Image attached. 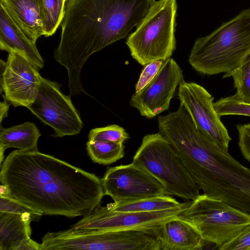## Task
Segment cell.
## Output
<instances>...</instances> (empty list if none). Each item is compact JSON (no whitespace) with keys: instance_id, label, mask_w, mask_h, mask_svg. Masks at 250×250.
Listing matches in <instances>:
<instances>
[{"instance_id":"cell-4","label":"cell","mask_w":250,"mask_h":250,"mask_svg":"<svg viewBox=\"0 0 250 250\" xmlns=\"http://www.w3.org/2000/svg\"><path fill=\"white\" fill-rule=\"evenodd\" d=\"M250 55V8L195 41L188 62L197 72L213 75L231 72Z\"/></svg>"},{"instance_id":"cell-30","label":"cell","mask_w":250,"mask_h":250,"mask_svg":"<svg viewBox=\"0 0 250 250\" xmlns=\"http://www.w3.org/2000/svg\"><path fill=\"white\" fill-rule=\"evenodd\" d=\"M10 104H8L6 100H4L0 103V123L7 116L8 111Z\"/></svg>"},{"instance_id":"cell-18","label":"cell","mask_w":250,"mask_h":250,"mask_svg":"<svg viewBox=\"0 0 250 250\" xmlns=\"http://www.w3.org/2000/svg\"><path fill=\"white\" fill-rule=\"evenodd\" d=\"M31 215L0 212V250H16L23 240L30 238Z\"/></svg>"},{"instance_id":"cell-11","label":"cell","mask_w":250,"mask_h":250,"mask_svg":"<svg viewBox=\"0 0 250 250\" xmlns=\"http://www.w3.org/2000/svg\"><path fill=\"white\" fill-rule=\"evenodd\" d=\"M101 180L104 195L116 204L166 195L158 180L132 162L108 167Z\"/></svg>"},{"instance_id":"cell-15","label":"cell","mask_w":250,"mask_h":250,"mask_svg":"<svg viewBox=\"0 0 250 250\" xmlns=\"http://www.w3.org/2000/svg\"><path fill=\"white\" fill-rule=\"evenodd\" d=\"M155 237L161 250H202L206 243L192 224L178 215L164 223Z\"/></svg>"},{"instance_id":"cell-7","label":"cell","mask_w":250,"mask_h":250,"mask_svg":"<svg viewBox=\"0 0 250 250\" xmlns=\"http://www.w3.org/2000/svg\"><path fill=\"white\" fill-rule=\"evenodd\" d=\"M178 216L192 224L206 243L217 247L250 224V215L204 193Z\"/></svg>"},{"instance_id":"cell-16","label":"cell","mask_w":250,"mask_h":250,"mask_svg":"<svg viewBox=\"0 0 250 250\" xmlns=\"http://www.w3.org/2000/svg\"><path fill=\"white\" fill-rule=\"evenodd\" d=\"M0 48L21 56L39 70L44 61L36 45L18 27L0 4Z\"/></svg>"},{"instance_id":"cell-17","label":"cell","mask_w":250,"mask_h":250,"mask_svg":"<svg viewBox=\"0 0 250 250\" xmlns=\"http://www.w3.org/2000/svg\"><path fill=\"white\" fill-rule=\"evenodd\" d=\"M8 15L32 42L43 35L39 0H0Z\"/></svg>"},{"instance_id":"cell-25","label":"cell","mask_w":250,"mask_h":250,"mask_svg":"<svg viewBox=\"0 0 250 250\" xmlns=\"http://www.w3.org/2000/svg\"><path fill=\"white\" fill-rule=\"evenodd\" d=\"M129 138L125 129L117 125H112L104 127L91 129L89 133V141L109 142L124 144Z\"/></svg>"},{"instance_id":"cell-29","label":"cell","mask_w":250,"mask_h":250,"mask_svg":"<svg viewBox=\"0 0 250 250\" xmlns=\"http://www.w3.org/2000/svg\"><path fill=\"white\" fill-rule=\"evenodd\" d=\"M238 145L243 157L250 162V123L236 125Z\"/></svg>"},{"instance_id":"cell-22","label":"cell","mask_w":250,"mask_h":250,"mask_svg":"<svg viewBox=\"0 0 250 250\" xmlns=\"http://www.w3.org/2000/svg\"><path fill=\"white\" fill-rule=\"evenodd\" d=\"M43 36L53 35L61 24L66 0H39Z\"/></svg>"},{"instance_id":"cell-8","label":"cell","mask_w":250,"mask_h":250,"mask_svg":"<svg viewBox=\"0 0 250 250\" xmlns=\"http://www.w3.org/2000/svg\"><path fill=\"white\" fill-rule=\"evenodd\" d=\"M190 203L189 201L172 208L153 212L119 211L100 204L71 228L75 229L137 230L155 237L164 223L177 216Z\"/></svg>"},{"instance_id":"cell-12","label":"cell","mask_w":250,"mask_h":250,"mask_svg":"<svg viewBox=\"0 0 250 250\" xmlns=\"http://www.w3.org/2000/svg\"><path fill=\"white\" fill-rule=\"evenodd\" d=\"M179 85L180 104L189 113L196 127L212 142L228 151L231 138L216 112L212 95L194 82L183 80Z\"/></svg>"},{"instance_id":"cell-26","label":"cell","mask_w":250,"mask_h":250,"mask_svg":"<svg viewBox=\"0 0 250 250\" xmlns=\"http://www.w3.org/2000/svg\"><path fill=\"white\" fill-rule=\"evenodd\" d=\"M0 212L18 214H28L38 221L43 215L30 207L14 199L7 194H0Z\"/></svg>"},{"instance_id":"cell-28","label":"cell","mask_w":250,"mask_h":250,"mask_svg":"<svg viewBox=\"0 0 250 250\" xmlns=\"http://www.w3.org/2000/svg\"><path fill=\"white\" fill-rule=\"evenodd\" d=\"M163 60L153 61L145 65L135 85V93L145 88L155 77L164 63Z\"/></svg>"},{"instance_id":"cell-10","label":"cell","mask_w":250,"mask_h":250,"mask_svg":"<svg viewBox=\"0 0 250 250\" xmlns=\"http://www.w3.org/2000/svg\"><path fill=\"white\" fill-rule=\"evenodd\" d=\"M134 237L129 230L69 229L48 232L42 238V250H130Z\"/></svg>"},{"instance_id":"cell-1","label":"cell","mask_w":250,"mask_h":250,"mask_svg":"<svg viewBox=\"0 0 250 250\" xmlns=\"http://www.w3.org/2000/svg\"><path fill=\"white\" fill-rule=\"evenodd\" d=\"M0 182L6 194L43 215L84 216L104 195L95 174L38 150L11 152L0 166Z\"/></svg>"},{"instance_id":"cell-5","label":"cell","mask_w":250,"mask_h":250,"mask_svg":"<svg viewBox=\"0 0 250 250\" xmlns=\"http://www.w3.org/2000/svg\"><path fill=\"white\" fill-rule=\"evenodd\" d=\"M132 163L158 180L164 187L166 195L192 201L200 194L182 160L159 132L143 137Z\"/></svg>"},{"instance_id":"cell-2","label":"cell","mask_w":250,"mask_h":250,"mask_svg":"<svg viewBox=\"0 0 250 250\" xmlns=\"http://www.w3.org/2000/svg\"><path fill=\"white\" fill-rule=\"evenodd\" d=\"M154 0H66L55 61L67 70L69 95L85 93L82 69L93 53L126 37Z\"/></svg>"},{"instance_id":"cell-6","label":"cell","mask_w":250,"mask_h":250,"mask_svg":"<svg viewBox=\"0 0 250 250\" xmlns=\"http://www.w3.org/2000/svg\"><path fill=\"white\" fill-rule=\"evenodd\" d=\"M176 0H154L126 44L132 57L142 65L170 58L176 49Z\"/></svg>"},{"instance_id":"cell-9","label":"cell","mask_w":250,"mask_h":250,"mask_svg":"<svg viewBox=\"0 0 250 250\" xmlns=\"http://www.w3.org/2000/svg\"><path fill=\"white\" fill-rule=\"evenodd\" d=\"M61 85L42 78L37 96L27 108L44 124L52 127L54 138L79 134L83 124L70 96L64 94Z\"/></svg>"},{"instance_id":"cell-13","label":"cell","mask_w":250,"mask_h":250,"mask_svg":"<svg viewBox=\"0 0 250 250\" xmlns=\"http://www.w3.org/2000/svg\"><path fill=\"white\" fill-rule=\"evenodd\" d=\"M39 69L19 54L10 52L0 60V93L14 107H27L35 100L42 82Z\"/></svg>"},{"instance_id":"cell-20","label":"cell","mask_w":250,"mask_h":250,"mask_svg":"<svg viewBox=\"0 0 250 250\" xmlns=\"http://www.w3.org/2000/svg\"><path fill=\"white\" fill-rule=\"evenodd\" d=\"M181 203L170 195H162L124 203H109L106 206L119 211L153 212L172 208Z\"/></svg>"},{"instance_id":"cell-27","label":"cell","mask_w":250,"mask_h":250,"mask_svg":"<svg viewBox=\"0 0 250 250\" xmlns=\"http://www.w3.org/2000/svg\"><path fill=\"white\" fill-rule=\"evenodd\" d=\"M218 250H250V224L235 236L217 248Z\"/></svg>"},{"instance_id":"cell-24","label":"cell","mask_w":250,"mask_h":250,"mask_svg":"<svg viewBox=\"0 0 250 250\" xmlns=\"http://www.w3.org/2000/svg\"><path fill=\"white\" fill-rule=\"evenodd\" d=\"M217 114L226 115H242L250 116V104L240 100L235 94L221 98L214 103Z\"/></svg>"},{"instance_id":"cell-3","label":"cell","mask_w":250,"mask_h":250,"mask_svg":"<svg viewBox=\"0 0 250 250\" xmlns=\"http://www.w3.org/2000/svg\"><path fill=\"white\" fill-rule=\"evenodd\" d=\"M169 142L204 194L250 215V169L208 139L193 123L178 127Z\"/></svg>"},{"instance_id":"cell-23","label":"cell","mask_w":250,"mask_h":250,"mask_svg":"<svg viewBox=\"0 0 250 250\" xmlns=\"http://www.w3.org/2000/svg\"><path fill=\"white\" fill-rule=\"evenodd\" d=\"M229 77L233 79L236 97L240 100L250 104V55L241 65L224 74L223 78Z\"/></svg>"},{"instance_id":"cell-19","label":"cell","mask_w":250,"mask_h":250,"mask_svg":"<svg viewBox=\"0 0 250 250\" xmlns=\"http://www.w3.org/2000/svg\"><path fill=\"white\" fill-rule=\"evenodd\" d=\"M41 134L35 124L25 122L7 128H0V165L5 150L10 147L24 151L38 150L37 143Z\"/></svg>"},{"instance_id":"cell-14","label":"cell","mask_w":250,"mask_h":250,"mask_svg":"<svg viewBox=\"0 0 250 250\" xmlns=\"http://www.w3.org/2000/svg\"><path fill=\"white\" fill-rule=\"evenodd\" d=\"M183 80L182 68L169 58L164 61L153 80L142 90L132 95L130 105L142 116L155 117L169 108L177 86Z\"/></svg>"},{"instance_id":"cell-21","label":"cell","mask_w":250,"mask_h":250,"mask_svg":"<svg viewBox=\"0 0 250 250\" xmlns=\"http://www.w3.org/2000/svg\"><path fill=\"white\" fill-rule=\"evenodd\" d=\"M86 149L94 162L103 165L114 163L125 156L124 144L88 140Z\"/></svg>"}]
</instances>
